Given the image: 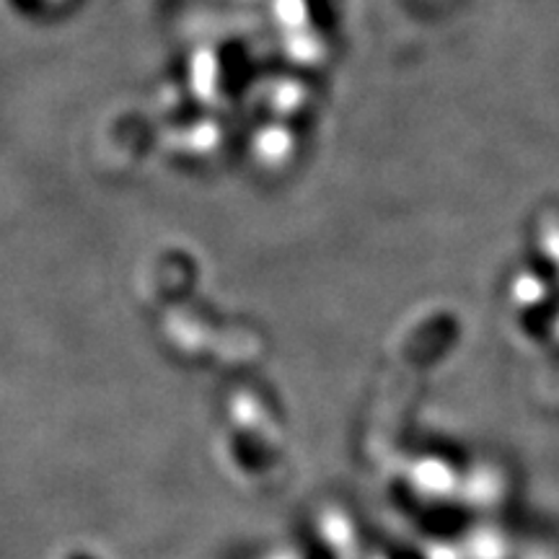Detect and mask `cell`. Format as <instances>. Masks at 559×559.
<instances>
[{
  "mask_svg": "<svg viewBox=\"0 0 559 559\" xmlns=\"http://www.w3.org/2000/svg\"><path fill=\"white\" fill-rule=\"evenodd\" d=\"M70 559H94V557H88V555H73Z\"/></svg>",
  "mask_w": 559,
  "mask_h": 559,
  "instance_id": "cell-1",
  "label": "cell"
}]
</instances>
